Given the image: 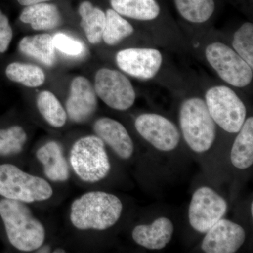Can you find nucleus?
Listing matches in <instances>:
<instances>
[{
	"label": "nucleus",
	"instance_id": "19",
	"mask_svg": "<svg viewBox=\"0 0 253 253\" xmlns=\"http://www.w3.org/2000/svg\"><path fill=\"white\" fill-rule=\"evenodd\" d=\"M19 49L46 66H52L56 59L53 38L49 34L24 37L20 42Z\"/></svg>",
	"mask_w": 253,
	"mask_h": 253
},
{
	"label": "nucleus",
	"instance_id": "10",
	"mask_svg": "<svg viewBox=\"0 0 253 253\" xmlns=\"http://www.w3.org/2000/svg\"><path fill=\"white\" fill-rule=\"evenodd\" d=\"M134 125L138 133L158 151H172L180 141V133L175 125L161 115L141 114Z\"/></svg>",
	"mask_w": 253,
	"mask_h": 253
},
{
	"label": "nucleus",
	"instance_id": "30",
	"mask_svg": "<svg viewBox=\"0 0 253 253\" xmlns=\"http://www.w3.org/2000/svg\"><path fill=\"white\" fill-rule=\"evenodd\" d=\"M20 4L23 6H31V5L40 4L49 0H17Z\"/></svg>",
	"mask_w": 253,
	"mask_h": 253
},
{
	"label": "nucleus",
	"instance_id": "14",
	"mask_svg": "<svg viewBox=\"0 0 253 253\" xmlns=\"http://www.w3.org/2000/svg\"><path fill=\"white\" fill-rule=\"evenodd\" d=\"M96 136L109 145L117 156L127 160L134 154V143L126 128L121 123L110 118L98 119L94 125Z\"/></svg>",
	"mask_w": 253,
	"mask_h": 253
},
{
	"label": "nucleus",
	"instance_id": "21",
	"mask_svg": "<svg viewBox=\"0 0 253 253\" xmlns=\"http://www.w3.org/2000/svg\"><path fill=\"white\" fill-rule=\"evenodd\" d=\"M82 17L81 27L84 30L88 41L91 44H98L102 39L106 23V14L89 1H83L79 7Z\"/></svg>",
	"mask_w": 253,
	"mask_h": 253
},
{
	"label": "nucleus",
	"instance_id": "31",
	"mask_svg": "<svg viewBox=\"0 0 253 253\" xmlns=\"http://www.w3.org/2000/svg\"><path fill=\"white\" fill-rule=\"evenodd\" d=\"M49 248L48 246H45V247L43 248V249H41V251H39V253H49Z\"/></svg>",
	"mask_w": 253,
	"mask_h": 253
},
{
	"label": "nucleus",
	"instance_id": "28",
	"mask_svg": "<svg viewBox=\"0 0 253 253\" xmlns=\"http://www.w3.org/2000/svg\"><path fill=\"white\" fill-rule=\"evenodd\" d=\"M52 38L55 48L63 54L68 56H79L84 51V46L81 42L66 34L56 33Z\"/></svg>",
	"mask_w": 253,
	"mask_h": 253
},
{
	"label": "nucleus",
	"instance_id": "2",
	"mask_svg": "<svg viewBox=\"0 0 253 253\" xmlns=\"http://www.w3.org/2000/svg\"><path fill=\"white\" fill-rule=\"evenodd\" d=\"M0 216L10 244L25 252L36 251L45 239V229L25 203L4 199L0 201Z\"/></svg>",
	"mask_w": 253,
	"mask_h": 253
},
{
	"label": "nucleus",
	"instance_id": "12",
	"mask_svg": "<svg viewBox=\"0 0 253 253\" xmlns=\"http://www.w3.org/2000/svg\"><path fill=\"white\" fill-rule=\"evenodd\" d=\"M206 234L201 249L206 253H236L246 240V231L242 226L223 218Z\"/></svg>",
	"mask_w": 253,
	"mask_h": 253
},
{
	"label": "nucleus",
	"instance_id": "23",
	"mask_svg": "<svg viewBox=\"0 0 253 253\" xmlns=\"http://www.w3.org/2000/svg\"><path fill=\"white\" fill-rule=\"evenodd\" d=\"M37 106L46 122L54 127H61L67 119V113L59 100L49 91H42L37 99Z\"/></svg>",
	"mask_w": 253,
	"mask_h": 253
},
{
	"label": "nucleus",
	"instance_id": "32",
	"mask_svg": "<svg viewBox=\"0 0 253 253\" xmlns=\"http://www.w3.org/2000/svg\"><path fill=\"white\" fill-rule=\"evenodd\" d=\"M54 253H66V251H64L63 249H56L54 251Z\"/></svg>",
	"mask_w": 253,
	"mask_h": 253
},
{
	"label": "nucleus",
	"instance_id": "17",
	"mask_svg": "<svg viewBox=\"0 0 253 253\" xmlns=\"http://www.w3.org/2000/svg\"><path fill=\"white\" fill-rule=\"evenodd\" d=\"M231 162L234 167L246 169L253 163V118L245 121L233 144Z\"/></svg>",
	"mask_w": 253,
	"mask_h": 253
},
{
	"label": "nucleus",
	"instance_id": "9",
	"mask_svg": "<svg viewBox=\"0 0 253 253\" xmlns=\"http://www.w3.org/2000/svg\"><path fill=\"white\" fill-rule=\"evenodd\" d=\"M94 89L105 104L118 111L129 109L135 101V91L130 81L115 70L100 69L95 76Z\"/></svg>",
	"mask_w": 253,
	"mask_h": 253
},
{
	"label": "nucleus",
	"instance_id": "25",
	"mask_svg": "<svg viewBox=\"0 0 253 253\" xmlns=\"http://www.w3.org/2000/svg\"><path fill=\"white\" fill-rule=\"evenodd\" d=\"M6 75L11 81L28 87L41 86L45 81V75L41 68L26 63H11L6 68Z\"/></svg>",
	"mask_w": 253,
	"mask_h": 253
},
{
	"label": "nucleus",
	"instance_id": "5",
	"mask_svg": "<svg viewBox=\"0 0 253 253\" xmlns=\"http://www.w3.org/2000/svg\"><path fill=\"white\" fill-rule=\"evenodd\" d=\"M49 183L11 164L0 165V195L23 203L44 201L52 196Z\"/></svg>",
	"mask_w": 253,
	"mask_h": 253
},
{
	"label": "nucleus",
	"instance_id": "6",
	"mask_svg": "<svg viewBox=\"0 0 253 253\" xmlns=\"http://www.w3.org/2000/svg\"><path fill=\"white\" fill-rule=\"evenodd\" d=\"M206 104L214 123L226 132H239L246 117V106L239 96L226 86L208 89Z\"/></svg>",
	"mask_w": 253,
	"mask_h": 253
},
{
	"label": "nucleus",
	"instance_id": "8",
	"mask_svg": "<svg viewBox=\"0 0 253 253\" xmlns=\"http://www.w3.org/2000/svg\"><path fill=\"white\" fill-rule=\"evenodd\" d=\"M226 200L208 186H201L193 194L189 208L190 225L198 232H207L227 212Z\"/></svg>",
	"mask_w": 253,
	"mask_h": 253
},
{
	"label": "nucleus",
	"instance_id": "20",
	"mask_svg": "<svg viewBox=\"0 0 253 253\" xmlns=\"http://www.w3.org/2000/svg\"><path fill=\"white\" fill-rule=\"evenodd\" d=\"M111 4L118 14L140 21L154 20L161 11L156 0H111Z\"/></svg>",
	"mask_w": 253,
	"mask_h": 253
},
{
	"label": "nucleus",
	"instance_id": "22",
	"mask_svg": "<svg viewBox=\"0 0 253 253\" xmlns=\"http://www.w3.org/2000/svg\"><path fill=\"white\" fill-rule=\"evenodd\" d=\"M174 3L181 16L191 23L206 22L215 9L214 0H174Z\"/></svg>",
	"mask_w": 253,
	"mask_h": 253
},
{
	"label": "nucleus",
	"instance_id": "16",
	"mask_svg": "<svg viewBox=\"0 0 253 253\" xmlns=\"http://www.w3.org/2000/svg\"><path fill=\"white\" fill-rule=\"evenodd\" d=\"M37 158L44 168L46 177L53 181H65L69 178V168L63 150L56 141H49L38 150Z\"/></svg>",
	"mask_w": 253,
	"mask_h": 253
},
{
	"label": "nucleus",
	"instance_id": "26",
	"mask_svg": "<svg viewBox=\"0 0 253 253\" xmlns=\"http://www.w3.org/2000/svg\"><path fill=\"white\" fill-rule=\"evenodd\" d=\"M27 141L26 131L20 126L0 129V156H9L19 154Z\"/></svg>",
	"mask_w": 253,
	"mask_h": 253
},
{
	"label": "nucleus",
	"instance_id": "7",
	"mask_svg": "<svg viewBox=\"0 0 253 253\" xmlns=\"http://www.w3.org/2000/svg\"><path fill=\"white\" fill-rule=\"evenodd\" d=\"M208 62L219 77L236 87L249 85L253 79V68L235 51L226 44L214 42L206 48Z\"/></svg>",
	"mask_w": 253,
	"mask_h": 253
},
{
	"label": "nucleus",
	"instance_id": "27",
	"mask_svg": "<svg viewBox=\"0 0 253 253\" xmlns=\"http://www.w3.org/2000/svg\"><path fill=\"white\" fill-rule=\"evenodd\" d=\"M232 45L236 52L253 68V25L245 23L236 32Z\"/></svg>",
	"mask_w": 253,
	"mask_h": 253
},
{
	"label": "nucleus",
	"instance_id": "11",
	"mask_svg": "<svg viewBox=\"0 0 253 253\" xmlns=\"http://www.w3.org/2000/svg\"><path fill=\"white\" fill-rule=\"evenodd\" d=\"M162 54L150 48H129L116 55L118 67L132 77L142 80L154 78L162 65Z\"/></svg>",
	"mask_w": 253,
	"mask_h": 253
},
{
	"label": "nucleus",
	"instance_id": "33",
	"mask_svg": "<svg viewBox=\"0 0 253 253\" xmlns=\"http://www.w3.org/2000/svg\"><path fill=\"white\" fill-rule=\"evenodd\" d=\"M251 215L253 216V201L251 202Z\"/></svg>",
	"mask_w": 253,
	"mask_h": 253
},
{
	"label": "nucleus",
	"instance_id": "29",
	"mask_svg": "<svg viewBox=\"0 0 253 253\" xmlns=\"http://www.w3.org/2000/svg\"><path fill=\"white\" fill-rule=\"evenodd\" d=\"M12 38V28L9 19L0 11V53H4L8 49Z\"/></svg>",
	"mask_w": 253,
	"mask_h": 253
},
{
	"label": "nucleus",
	"instance_id": "15",
	"mask_svg": "<svg viewBox=\"0 0 253 253\" xmlns=\"http://www.w3.org/2000/svg\"><path fill=\"white\" fill-rule=\"evenodd\" d=\"M174 233L172 221L167 217H158L151 224L134 227L131 236L136 244L146 249H164L172 240Z\"/></svg>",
	"mask_w": 253,
	"mask_h": 253
},
{
	"label": "nucleus",
	"instance_id": "13",
	"mask_svg": "<svg viewBox=\"0 0 253 253\" xmlns=\"http://www.w3.org/2000/svg\"><path fill=\"white\" fill-rule=\"evenodd\" d=\"M97 104L96 91L90 82L82 76L75 78L66 104L70 119L77 123L85 122L96 111Z\"/></svg>",
	"mask_w": 253,
	"mask_h": 253
},
{
	"label": "nucleus",
	"instance_id": "1",
	"mask_svg": "<svg viewBox=\"0 0 253 253\" xmlns=\"http://www.w3.org/2000/svg\"><path fill=\"white\" fill-rule=\"evenodd\" d=\"M122 212V202L117 196L104 191H91L73 201L70 218L80 230L103 231L115 225Z\"/></svg>",
	"mask_w": 253,
	"mask_h": 253
},
{
	"label": "nucleus",
	"instance_id": "24",
	"mask_svg": "<svg viewBox=\"0 0 253 253\" xmlns=\"http://www.w3.org/2000/svg\"><path fill=\"white\" fill-rule=\"evenodd\" d=\"M134 33V28L113 9L106 13V23L102 38L109 45H115Z\"/></svg>",
	"mask_w": 253,
	"mask_h": 253
},
{
	"label": "nucleus",
	"instance_id": "4",
	"mask_svg": "<svg viewBox=\"0 0 253 253\" xmlns=\"http://www.w3.org/2000/svg\"><path fill=\"white\" fill-rule=\"evenodd\" d=\"M70 162L76 174L85 182L102 180L111 170L104 142L98 136L78 139L71 149Z\"/></svg>",
	"mask_w": 253,
	"mask_h": 253
},
{
	"label": "nucleus",
	"instance_id": "3",
	"mask_svg": "<svg viewBox=\"0 0 253 253\" xmlns=\"http://www.w3.org/2000/svg\"><path fill=\"white\" fill-rule=\"evenodd\" d=\"M179 124L186 144L198 154L212 147L216 137V125L204 100L193 97L185 100L179 111Z\"/></svg>",
	"mask_w": 253,
	"mask_h": 253
},
{
	"label": "nucleus",
	"instance_id": "18",
	"mask_svg": "<svg viewBox=\"0 0 253 253\" xmlns=\"http://www.w3.org/2000/svg\"><path fill=\"white\" fill-rule=\"evenodd\" d=\"M20 20L31 24L36 31H47L59 26L61 16L55 5L40 3L25 8L20 16Z\"/></svg>",
	"mask_w": 253,
	"mask_h": 253
}]
</instances>
